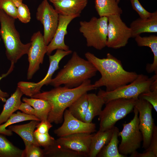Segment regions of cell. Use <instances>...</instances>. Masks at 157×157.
Here are the masks:
<instances>
[{
  "label": "cell",
  "mask_w": 157,
  "mask_h": 157,
  "mask_svg": "<svg viewBox=\"0 0 157 157\" xmlns=\"http://www.w3.org/2000/svg\"><path fill=\"white\" fill-rule=\"evenodd\" d=\"M132 38H135L143 33L157 32V11L146 19L139 18L133 21L130 24Z\"/></svg>",
  "instance_id": "obj_17"
},
{
  "label": "cell",
  "mask_w": 157,
  "mask_h": 157,
  "mask_svg": "<svg viewBox=\"0 0 157 157\" xmlns=\"http://www.w3.org/2000/svg\"><path fill=\"white\" fill-rule=\"evenodd\" d=\"M107 17L106 47L118 49L125 46L129 39L132 38L130 28L123 21L121 15H113Z\"/></svg>",
  "instance_id": "obj_10"
},
{
  "label": "cell",
  "mask_w": 157,
  "mask_h": 157,
  "mask_svg": "<svg viewBox=\"0 0 157 157\" xmlns=\"http://www.w3.org/2000/svg\"><path fill=\"white\" fill-rule=\"evenodd\" d=\"M31 44L27 54L29 66L27 78L31 79L39 69L40 65L43 63L44 56L47 52V45L43 35L40 31L33 34L31 39Z\"/></svg>",
  "instance_id": "obj_12"
},
{
  "label": "cell",
  "mask_w": 157,
  "mask_h": 157,
  "mask_svg": "<svg viewBox=\"0 0 157 157\" xmlns=\"http://www.w3.org/2000/svg\"><path fill=\"white\" fill-rule=\"evenodd\" d=\"M1 0H0V1Z\"/></svg>",
  "instance_id": "obj_46"
},
{
  "label": "cell",
  "mask_w": 157,
  "mask_h": 157,
  "mask_svg": "<svg viewBox=\"0 0 157 157\" xmlns=\"http://www.w3.org/2000/svg\"><path fill=\"white\" fill-rule=\"evenodd\" d=\"M88 105L84 122L91 123L95 117L100 115L105 103L101 97L94 93L88 94Z\"/></svg>",
  "instance_id": "obj_25"
},
{
  "label": "cell",
  "mask_w": 157,
  "mask_h": 157,
  "mask_svg": "<svg viewBox=\"0 0 157 157\" xmlns=\"http://www.w3.org/2000/svg\"><path fill=\"white\" fill-rule=\"evenodd\" d=\"M63 0H49V1L53 3L55 2L61 1Z\"/></svg>",
  "instance_id": "obj_43"
},
{
  "label": "cell",
  "mask_w": 157,
  "mask_h": 157,
  "mask_svg": "<svg viewBox=\"0 0 157 157\" xmlns=\"http://www.w3.org/2000/svg\"><path fill=\"white\" fill-rule=\"evenodd\" d=\"M23 94L17 87L15 92L6 100L0 114V125L6 122L15 112L18 110L22 102L21 98Z\"/></svg>",
  "instance_id": "obj_22"
},
{
  "label": "cell",
  "mask_w": 157,
  "mask_h": 157,
  "mask_svg": "<svg viewBox=\"0 0 157 157\" xmlns=\"http://www.w3.org/2000/svg\"><path fill=\"white\" fill-rule=\"evenodd\" d=\"M34 136L36 141L39 146L45 148L51 144L55 140L50 136L49 133H40L36 131L34 133Z\"/></svg>",
  "instance_id": "obj_31"
},
{
  "label": "cell",
  "mask_w": 157,
  "mask_h": 157,
  "mask_svg": "<svg viewBox=\"0 0 157 157\" xmlns=\"http://www.w3.org/2000/svg\"><path fill=\"white\" fill-rule=\"evenodd\" d=\"M15 19L0 9V35L6 48V54L11 64L14 65L24 55L27 54L31 42L24 44L16 29Z\"/></svg>",
  "instance_id": "obj_4"
},
{
  "label": "cell",
  "mask_w": 157,
  "mask_h": 157,
  "mask_svg": "<svg viewBox=\"0 0 157 157\" xmlns=\"http://www.w3.org/2000/svg\"><path fill=\"white\" fill-rule=\"evenodd\" d=\"M63 120L62 125L54 131V133L59 137L78 133H91L96 131L95 124L79 120L73 116L68 109L64 112Z\"/></svg>",
  "instance_id": "obj_14"
},
{
  "label": "cell",
  "mask_w": 157,
  "mask_h": 157,
  "mask_svg": "<svg viewBox=\"0 0 157 157\" xmlns=\"http://www.w3.org/2000/svg\"><path fill=\"white\" fill-rule=\"evenodd\" d=\"M14 4L17 8L22 3L23 0H12Z\"/></svg>",
  "instance_id": "obj_42"
},
{
  "label": "cell",
  "mask_w": 157,
  "mask_h": 157,
  "mask_svg": "<svg viewBox=\"0 0 157 157\" xmlns=\"http://www.w3.org/2000/svg\"><path fill=\"white\" fill-rule=\"evenodd\" d=\"M116 0H95V7L99 17L121 15L123 13Z\"/></svg>",
  "instance_id": "obj_24"
},
{
  "label": "cell",
  "mask_w": 157,
  "mask_h": 157,
  "mask_svg": "<svg viewBox=\"0 0 157 157\" xmlns=\"http://www.w3.org/2000/svg\"><path fill=\"white\" fill-rule=\"evenodd\" d=\"M23 150L22 157H44L43 149L33 144L27 145Z\"/></svg>",
  "instance_id": "obj_32"
},
{
  "label": "cell",
  "mask_w": 157,
  "mask_h": 157,
  "mask_svg": "<svg viewBox=\"0 0 157 157\" xmlns=\"http://www.w3.org/2000/svg\"><path fill=\"white\" fill-rule=\"evenodd\" d=\"M0 9L15 19L17 18V8L12 0H1L0 1Z\"/></svg>",
  "instance_id": "obj_33"
},
{
  "label": "cell",
  "mask_w": 157,
  "mask_h": 157,
  "mask_svg": "<svg viewBox=\"0 0 157 157\" xmlns=\"http://www.w3.org/2000/svg\"><path fill=\"white\" fill-rule=\"evenodd\" d=\"M17 17L19 21L24 23L30 21V13L26 5L22 3L17 8Z\"/></svg>",
  "instance_id": "obj_34"
},
{
  "label": "cell",
  "mask_w": 157,
  "mask_h": 157,
  "mask_svg": "<svg viewBox=\"0 0 157 157\" xmlns=\"http://www.w3.org/2000/svg\"><path fill=\"white\" fill-rule=\"evenodd\" d=\"M36 18L43 26V36L46 44L48 45L53 39L58 27L59 14L48 0H43L37 8Z\"/></svg>",
  "instance_id": "obj_11"
},
{
  "label": "cell",
  "mask_w": 157,
  "mask_h": 157,
  "mask_svg": "<svg viewBox=\"0 0 157 157\" xmlns=\"http://www.w3.org/2000/svg\"><path fill=\"white\" fill-rule=\"evenodd\" d=\"M134 106L139 113V128L143 136L142 147L145 149L149 146L155 124L152 115V105L143 99L138 98Z\"/></svg>",
  "instance_id": "obj_13"
},
{
  "label": "cell",
  "mask_w": 157,
  "mask_h": 157,
  "mask_svg": "<svg viewBox=\"0 0 157 157\" xmlns=\"http://www.w3.org/2000/svg\"><path fill=\"white\" fill-rule=\"evenodd\" d=\"M35 120L40 121V120L35 115H28L20 111L13 113L4 124L0 125V134L8 136L13 135V132L6 128L14 124L27 120Z\"/></svg>",
  "instance_id": "obj_27"
},
{
  "label": "cell",
  "mask_w": 157,
  "mask_h": 157,
  "mask_svg": "<svg viewBox=\"0 0 157 157\" xmlns=\"http://www.w3.org/2000/svg\"><path fill=\"white\" fill-rule=\"evenodd\" d=\"M134 116L133 119L127 123L123 124V128L119 132V136L121 141L118 149L119 153L126 157L137 151L141 146L143 141L142 135L139 128L138 112L134 106Z\"/></svg>",
  "instance_id": "obj_8"
},
{
  "label": "cell",
  "mask_w": 157,
  "mask_h": 157,
  "mask_svg": "<svg viewBox=\"0 0 157 157\" xmlns=\"http://www.w3.org/2000/svg\"><path fill=\"white\" fill-rule=\"evenodd\" d=\"M153 152L157 157V127L154 125L152 136L149 147L144 151Z\"/></svg>",
  "instance_id": "obj_37"
},
{
  "label": "cell",
  "mask_w": 157,
  "mask_h": 157,
  "mask_svg": "<svg viewBox=\"0 0 157 157\" xmlns=\"http://www.w3.org/2000/svg\"><path fill=\"white\" fill-rule=\"evenodd\" d=\"M39 122V121L36 120H32L25 124L11 125L8 126V129L20 137L23 140L25 146L33 144L39 146L34 136L35 129Z\"/></svg>",
  "instance_id": "obj_19"
},
{
  "label": "cell",
  "mask_w": 157,
  "mask_h": 157,
  "mask_svg": "<svg viewBox=\"0 0 157 157\" xmlns=\"http://www.w3.org/2000/svg\"><path fill=\"white\" fill-rule=\"evenodd\" d=\"M132 157H156L152 152L150 151H144L142 153H140L137 151L130 154Z\"/></svg>",
  "instance_id": "obj_40"
},
{
  "label": "cell",
  "mask_w": 157,
  "mask_h": 157,
  "mask_svg": "<svg viewBox=\"0 0 157 157\" xmlns=\"http://www.w3.org/2000/svg\"><path fill=\"white\" fill-rule=\"evenodd\" d=\"M139 47H147L150 48L154 55L153 63L147 64L146 70L148 73L154 72L157 74V36L151 35L149 36L138 35L134 38Z\"/></svg>",
  "instance_id": "obj_20"
},
{
  "label": "cell",
  "mask_w": 157,
  "mask_h": 157,
  "mask_svg": "<svg viewBox=\"0 0 157 157\" xmlns=\"http://www.w3.org/2000/svg\"><path fill=\"white\" fill-rule=\"evenodd\" d=\"M138 98H118L106 103L105 108L99 115V130L104 131L113 128L117 122L133 110Z\"/></svg>",
  "instance_id": "obj_5"
},
{
  "label": "cell",
  "mask_w": 157,
  "mask_h": 157,
  "mask_svg": "<svg viewBox=\"0 0 157 157\" xmlns=\"http://www.w3.org/2000/svg\"><path fill=\"white\" fill-rule=\"evenodd\" d=\"M108 24V17H93L88 21L80 22L79 30L88 47L101 50L106 47Z\"/></svg>",
  "instance_id": "obj_7"
},
{
  "label": "cell",
  "mask_w": 157,
  "mask_h": 157,
  "mask_svg": "<svg viewBox=\"0 0 157 157\" xmlns=\"http://www.w3.org/2000/svg\"><path fill=\"white\" fill-rule=\"evenodd\" d=\"M0 134V157H22L23 150L14 146Z\"/></svg>",
  "instance_id": "obj_30"
},
{
  "label": "cell",
  "mask_w": 157,
  "mask_h": 157,
  "mask_svg": "<svg viewBox=\"0 0 157 157\" xmlns=\"http://www.w3.org/2000/svg\"><path fill=\"white\" fill-rule=\"evenodd\" d=\"M157 78V74L151 77L142 74H138L137 78L131 83L111 91L100 89L97 95L103 99L105 104L116 99L138 98L141 93L150 90L151 85Z\"/></svg>",
  "instance_id": "obj_6"
},
{
  "label": "cell",
  "mask_w": 157,
  "mask_h": 157,
  "mask_svg": "<svg viewBox=\"0 0 157 157\" xmlns=\"http://www.w3.org/2000/svg\"><path fill=\"white\" fill-rule=\"evenodd\" d=\"M11 72L10 70H8L6 74H2L0 76V81L3 78L7 76ZM9 97V94L6 92L3 91L0 88V101L3 102H5L6 98Z\"/></svg>",
  "instance_id": "obj_41"
},
{
  "label": "cell",
  "mask_w": 157,
  "mask_h": 157,
  "mask_svg": "<svg viewBox=\"0 0 157 157\" xmlns=\"http://www.w3.org/2000/svg\"><path fill=\"white\" fill-rule=\"evenodd\" d=\"M93 134L78 133L59 137L56 141L71 150L81 153L88 156L91 138Z\"/></svg>",
  "instance_id": "obj_15"
},
{
  "label": "cell",
  "mask_w": 157,
  "mask_h": 157,
  "mask_svg": "<svg viewBox=\"0 0 157 157\" xmlns=\"http://www.w3.org/2000/svg\"><path fill=\"white\" fill-rule=\"evenodd\" d=\"M88 105V93L85 92L74 101L68 107V110L74 117L84 122Z\"/></svg>",
  "instance_id": "obj_28"
},
{
  "label": "cell",
  "mask_w": 157,
  "mask_h": 157,
  "mask_svg": "<svg viewBox=\"0 0 157 157\" xmlns=\"http://www.w3.org/2000/svg\"><path fill=\"white\" fill-rule=\"evenodd\" d=\"M120 0H116L117 3H119Z\"/></svg>",
  "instance_id": "obj_44"
},
{
  "label": "cell",
  "mask_w": 157,
  "mask_h": 157,
  "mask_svg": "<svg viewBox=\"0 0 157 157\" xmlns=\"http://www.w3.org/2000/svg\"><path fill=\"white\" fill-rule=\"evenodd\" d=\"M119 129L114 127L111 138L109 142L105 145L98 154V157H125L120 154L118 151V145L119 141L118 139Z\"/></svg>",
  "instance_id": "obj_26"
},
{
  "label": "cell",
  "mask_w": 157,
  "mask_h": 157,
  "mask_svg": "<svg viewBox=\"0 0 157 157\" xmlns=\"http://www.w3.org/2000/svg\"><path fill=\"white\" fill-rule=\"evenodd\" d=\"M85 56L101 74V77L93 84L96 89L105 86L106 91H113L132 82L138 75L135 72L125 70L121 61L110 53L103 58L89 52Z\"/></svg>",
  "instance_id": "obj_1"
},
{
  "label": "cell",
  "mask_w": 157,
  "mask_h": 157,
  "mask_svg": "<svg viewBox=\"0 0 157 157\" xmlns=\"http://www.w3.org/2000/svg\"><path fill=\"white\" fill-rule=\"evenodd\" d=\"M18 110L26 114L34 115L38 117V115L37 111L32 106L26 103L22 102Z\"/></svg>",
  "instance_id": "obj_39"
},
{
  "label": "cell",
  "mask_w": 157,
  "mask_h": 157,
  "mask_svg": "<svg viewBox=\"0 0 157 157\" xmlns=\"http://www.w3.org/2000/svg\"><path fill=\"white\" fill-rule=\"evenodd\" d=\"M72 53V51L70 50L65 51L57 49L53 55H49V68L46 76L42 80L37 83L20 81L17 83V87L24 94L31 97L40 93L41 89L43 85L50 84L53 74L59 68V64L60 60Z\"/></svg>",
  "instance_id": "obj_9"
},
{
  "label": "cell",
  "mask_w": 157,
  "mask_h": 157,
  "mask_svg": "<svg viewBox=\"0 0 157 157\" xmlns=\"http://www.w3.org/2000/svg\"><path fill=\"white\" fill-rule=\"evenodd\" d=\"M130 1L133 9L137 13L140 18L146 19L152 15L153 13H150L146 10L138 0H130Z\"/></svg>",
  "instance_id": "obj_36"
},
{
  "label": "cell",
  "mask_w": 157,
  "mask_h": 157,
  "mask_svg": "<svg viewBox=\"0 0 157 157\" xmlns=\"http://www.w3.org/2000/svg\"><path fill=\"white\" fill-rule=\"evenodd\" d=\"M96 89L89 79L75 88L55 87L52 90L34 95L31 98L46 100L51 107L47 120L56 124L61 123L63 120L64 113L66 109L82 94Z\"/></svg>",
  "instance_id": "obj_2"
},
{
  "label": "cell",
  "mask_w": 157,
  "mask_h": 157,
  "mask_svg": "<svg viewBox=\"0 0 157 157\" xmlns=\"http://www.w3.org/2000/svg\"><path fill=\"white\" fill-rule=\"evenodd\" d=\"M138 98L143 99L149 102L157 112V90H150L142 93L139 95Z\"/></svg>",
  "instance_id": "obj_35"
},
{
  "label": "cell",
  "mask_w": 157,
  "mask_h": 157,
  "mask_svg": "<svg viewBox=\"0 0 157 157\" xmlns=\"http://www.w3.org/2000/svg\"><path fill=\"white\" fill-rule=\"evenodd\" d=\"M97 71L90 62L80 57L74 51L71 58L51 79L49 84L55 87L61 85L70 88L76 87L95 76Z\"/></svg>",
  "instance_id": "obj_3"
},
{
  "label": "cell",
  "mask_w": 157,
  "mask_h": 157,
  "mask_svg": "<svg viewBox=\"0 0 157 157\" xmlns=\"http://www.w3.org/2000/svg\"><path fill=\"white\" fill-rule=\"evenodd\" d=\"M0 40H1V39H0Z\"/></svg>",
  "instance_id": "obj_45"
},
{
  "label": "cell",
  "mask_w": 157,
  "mask_h": 157,
  "mask_svg": "<svg viewBox=\"0 0 157 157\" xmlns=\"http://www.w3.org/2000/svg\"><path fill=\"white\" fill-rule=\"evenodd\" d=\"M114 127L104 131L99 130L96 133L93 134L91 138L88 156H97L102 148L110 141Z\"/></svg>",
  "instance_id": "obj_21"
},
{
  "label": "cell",
  "mask_w": 157,
  "mask_h": 157,
  "mask_svg": "<svg viewBox=\"0 0 157 157\" xmlns=\"http://www.w3.org/2000/svg\"><path fill=\"white\" fill-rule=\"evenodd\" d=\"M22 100L30 105L35 110L38 114V117L40 121L47 120L51 109V106L48 102L43 99L23 97Z\"/></svg>",
  "instance_id": "obj_29"
},
{
  "label": "cell",
  "mask_w": 157,
  "mask_h": 157,
  "mask_svg": "<svg viewBox=\"0 0 157 157\" xmlns=\"http://www.w3.org/2000/svg\"><path fill=\"white\" fill-rule=\"evenodd\" d=\"M88 2V0H63L53 4L59 14L79 17L87 6Z\"/></svg>",
  "instance_id": "obj_18"
},
{
  "label": "cell",
  "mask_w": 157,
  "mask_h": 157,
  "mask_svg": "<svg viewBox=\"0 0 157 157\" xmlns=\"http://www.w3.org/2000/svg\"><path fill=\"white\" fill-rule=\"evenodd\" d=\"M77 16H67L59 14L58 25L54 36L51 41L47 45V55H50L52 52L56 49L67 51L68 46L64 42L65 37L67 33V28L69 24Z\"/></svg>",
  "instance_id": "obj_16"
},
{
  "label": "cell",
  "mask_w": 157,
  "mask_h": 157,
  "mask_svg": "<svg viewBox=\"0 0 157 157\" xmlns=\"http://www.w3.org/2000/svg\"><path fill=\"white\" fill-rule=\"evenodd\" d=\"M36 125V129L35 130L41 134L49 133V131L52 126V125L47 120L40 121Z\"/></svg>",
  "instance_id": "obj_38"
},
{
  "label": "cell",
  "mask_w": 157,
  "mask_h": 157,
  "mask_svg": "<svg viewBox=\"0 0 157 157\" xmlns=\"http://www.w3.org/2000/svg\"><path fill=\"white\" fill-rule=\"evenodd\" d=\"M44 157H85L87 156L64 147L55 140L51 144L43 149Z\"/></svg>",
  "instance_id": "obj_23"
}]
</instances>
